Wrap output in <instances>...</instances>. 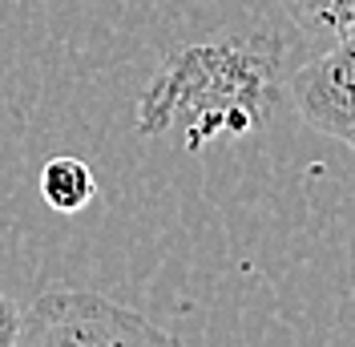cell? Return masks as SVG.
I'll return each mask as SVG.
<instances>
[{
  "label": "cell",
  "instance_id": "obj_2",
  "mask_svg": "<svg viewBox=\"0 0 355 347\" xmlns=\"http://www.w3.org/2000/svg\"><path fill=\"white\" fill-rule=\"evenodd\" d=\"M17 347H182L146 315L97 291L49 287L21 307Z\"/></svg>",
  "mask_w": 355,
  "mask_h": 347
},
{
  "label": "cell",
  "instance_id": "obj_4",
  "mask_svg": "<svg viewBox=\"0 0 355 347\" xmlns=\"http://www.w3.org/2000/svg\"><path fill=\"white\" fill-rule=\"evenodd\" d=\"M41 198L61 214H81L97 198V178L81 158H69V153L49 158L41 170Z\"/></svg>",
  "mask_w": 355,
  "mask_h": 347
},
{
  "label": "cell",
  "instance_id": "obj_5",
  "mask_svg": "<svg viewBox=\"0 0 355 347\" xmlns=\"http://www.w3.org/2000/svg\"><path fill=\"white\" fill-rule=\"evenodd\" d=\"M295 24L307 33H331L343 37L355 28V0H279Z\"/></svg>",
  "mask_w": 355,
  "mask_h": 347
},
{
  "label": "cell",
  "instance_id": "obj_3",
  "mask_svg": "<svg viewBox=\"0 0 355 347\" xmlns=\"http://www.w3.org/2000/svg\"><path fill=\"white\" fill-rule=\"evenodd\" d=\"M291 97L307 126L355 150V28L295 73Z\"/></svg>",
  "mask_w": 355,
  "mask_h": 347
},
{
  "label": "cell",
  "instance_id": "obj_6",
  "mask_svg": "<svg viewBox=\"0 0 355 347\" xmlns=\"http://www.w3.org/2000/svg\"><path fill=\"white\" fill-rule=\"evenodd\" d=\"M17 335H21V307L8 295H0V347H17Z\"/></svg>",
  "mask_w": 355,
  "mask_h": 347
},
{
  "label": "cell",
  "instance_id": "obj_1",
  "mask_svg": "<svg viewBox=\"0 0 355 347\" xmlns=\"http://www.w3.org/2000/svg\"><path fill=\"white\" fill-rule=\"evenodd\" d=\"M279 53L243 41L190 44L166 57L137 97V130H186V150H198L226 133L259 130L279 105Z\"/></svg>",
  "mask_w": 355,
  "mask_h": 347
}]
</instances>
